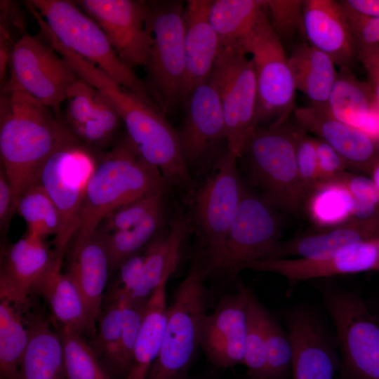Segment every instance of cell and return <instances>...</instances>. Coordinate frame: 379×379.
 <instances>
[{
    "label": "cell",
    "instance_id": "cell-47",
    "mask_svg": "<svg viewBox=\"0 0 379 379\" xmlns=\"http://www.w3.org/2000/svg\"><path fill=\"white\" fill-rule=\"evenodd\" d=\"M339 184L345 185L353 198L351 217L366 218L379 209V190L370 176L350 172Z\"/></svg>",
    "mask_w": 379,
    "mask_h": 379
},
{
    "label": "cell",
    "instance_id": "cell-17",
    "mask_svg": "<svg viewBox=\"0 0 379 379\" xmlns=\"http://www.w3.org/2000/svg\"><path fill=\"white\" fill-rule=\"evenodd\" d=\"M378 241L358 243L326 256L256 260L249 263L246 269L276 273L285 277L291 284L379 271Z\"/></svg>",
    "mask_w": 379,
    "mask_h": 379
},
{
    "label": "cell",
    "instance_id": "cell-12",
    "mask_svg": "<svg viewBox=\"0 0 379 379\" xmlns=\"http://www.w3.org/2000/svg\"><path fill=\"white\" fill-rule=\"evenodd\" d=\"M95 166L86 147L77 142L54 152L40 172L38 182L60 217V230L53 241L55 260L60 265L79 229L86 186Z\"/></svg>",
    "mask_w": 379,
    "mask_h": 379
},
{
    "label": "cell",
    "instance_id": "cell-40",
    "mask_svg": "<svg viewBox=\"0 0 379 379\" xmlns=\"http://www.w3.org/2000/svg\"><path fill=\"white\" fill-rule=\"evenodd\" d=\"M268 312L250 291L244 365L250 379H267L266 328Z\"/></svg>",
    "mask_w": 379,
    "mask_h": 379
},
{
    "label": "cell",
    "instance_id": "cell-24",
    "mask_svg": "<svg viewBox=\"0 0 379 379\" xmlns=\"http://www.w3.org/2000/svg\"><path fill=\"white\" fill-rule=\"evenodd\" d=\"M303 29L311 46L328 55L340 68L351 69L357 60V43L339 1H304Z\"/></svg>",
    "mask_w": 379,
    "mask_h": 379
},
{
    "label": "cell",
    "instance_id": "cell-9",
    "mask_svg": "<svg viewBox=\"0 0 379 379\" xmlns=\"http://www.w3.org/2000/svg\"><path fill=\"white\" fill-rule=\"evenodd\" d=\"M237 157L227 148L212 173L187 201L192 230L198 237L209 272H216L226 237L236 215L244 185L237 168Z\"/></svg>",
    "mask_w": 379,
    "mask_h": 379
},
{
    "label": "cell",
    "instance_id": "cell-21",
    "mask_svg": "<svg viewBox=\"0 0 379 379\" xmlns=\"http://www.w3.org/2000/svg\"><path fill=\"white\" fill-rule=\"evenodd\" d=\"M376 239H379V209L366 218L351 217L339 224L320 227L287 241L279 240L265 260L326 256L350 246Z\"/></svg>",
    "mask_w": 379,
    "mask_h": 379
},
{
    "label": "cell",
    "instance_id": "cell-32",
    "mask_svg": "<svg viewBox=\"0 0 379 379\" xmlns=\"http://www.w3.org/2000/svg\"><path fill=\"white\" fill-rule=\"evenodd\" d=\"M166 281L159 284L147 302L127 379H146L159 353L167 321Z\"/></svg>",
    "mask_w": 379,
    "mask_h": 379
},
{
    "label": "cell",
    "instance_id": "cell-15",
    "mask_svg": "<svg viewBox=\"0 0 379 379\" xmlns=\"http://www.w3.org/2000/svg\"><path fill=\"white\" fill-rule=\"evenodd\" d=\"M74 2L98 23L126 65L132 69L146 65L152 42L146 29L147 1L79 0Z\"/></svg>",
    "mask_w": 379,
    "mask_h": 379
},
{
    "label": "cell",
    "instance_id": "cell-16",
    "mask_svg": "<svg viewBox=\"0 0 379 379\" xmlns=\"http://www.w3.org/2000/svg\"><path fill=\"white\" fill-rule=\"evenodd\" d=\"M249 293L241 286L222 298L214 312L203 319L199 346L216 367L244 364Z\"/></svg>",
    "mask_w": 379,
    "mask_h": 379
},
{
    "label": "cell",
    "instance_id": "cell-52",
    "mask_svg": "<svg viewBox=\"0 0 379 379\" xmlns=\"http://www.w3.org/2000/svg\"><path fill=\"white\" fill-rule=\"evenodd\" d=\"M343 1L359 13L379 18V0H345Z\"/></svg>",
    "mask_w": 379,
    "mask_h": 379
},
{
    "label": "cell",
    "instance_id": "cell-33",
    "mask_svg": "<svg viewBox=\"0 0 379 379\" xmlns=\"http://www.w3.org/2000/svg\"><path fill=\"white\" fill-rule=\"evenodd\" d=\"M266 8L265 0L211 1L209 20L220 47L237 46L241 48Z\"/></svg>",
    "mask_w": 379,
    "mask_h": 379
},
{
    "label": "cell",
    "instance_id": "cell-50",
    "mask_svg": "<svg viewBox=\"0 0 379 379\" xmlns=\"http://www.w3.org/2000/svg\"><path fill=\"white\" fill-rule=\"evenodd\" d=\"M357 60L367 75L368 84L379 100V45L367 44L357 41Z\"/></svg>",
    "mask_w": 379,
    "mask_h": 379
},
{
    "label": "cell",
    "instance_id": "cell-4",
    "mask_svg": "<svg viewBox=\"0 0 379 379\" xmlns=\"http://www.w3.org/2000/svg\"><path fill=\"white\" fill-rule=\"evenodd\" d=\"M210 274L203 248L197 242L189 270L167 309V321L159 353L146 379H187L199 347L200 331L206 314Z\"/></svg>",
    "mask_w": 379,
    "mask_h": 379
},
{
    "label": "cell",
    "instance_id": "cell-2",
    "mask_svg": "<svg viewBox=\"0 0 379 379\" xmlns=\"http://www.w3.org/2000/svg\"><path fill=\"white\" fill-rule=\"evenodd\" d=\"M95 87L120 117L126 135L138 154L159 170L168 187L178 190L187 201L196 186L182 153L179 134L166 114L152 101L108 77H101Z\"/></svg>",
    "mask_w": 379,
    "mask_h": 379
},
{
    "label": "cell",
    "instance_id": "cell-37",
    "mask_svg": "<svg viewBox=\"0 0 379 379\" xmlns=\"http://www.w3.org/2000/svg\"><path fill=\"white\" fill-rule=\"evenodd\" d=\"M163 211L141 223L126 230L104 235L95 234L102 241L108 256L110 274L114 273L129 257L141 250L158 234L162 223Z\"/></svg>",
    "mask_w": 379,
    "mask_h": 379
},
{
    "label": "cell",
    "instance_id": "cell-23",
    "mask_svg": "<svg viewBox=\"0 0 379 379\" xmlns=\"http://www.w3.org/2000/svg\"><path fill=\"white\" fill-rule=\"evenodd\" d=\"M64 121L85 145L102 147L112 141L121 118L103 95L81 78L67 92Z\"/></svg>",
    "mask_w": 379,
    "mask_h": 379
},
{
    "label": "cell",
    "instance_id": "cell-26",
    "mask_svg": "<svg viewBox=\"0 0 379 379\" xmlns=\"http://www.w3.org/2000/svg\"><path fill=\"white\" fill-rule=\"evenodd\" d=\"M192 230L187 213L176 206L169 230L157 234L148 244V253L141 275L127 300L147 302L159 284L168 280L178 266L181 251Z\"/></svg>",
    "mask_w": 379,
    "mask_h": 379
},
{
    "label": "cell",
    "instance_id": "cell-25",
    "mask_svg": "<svg viewBox=\"0 0 379 379\" xmlns=\"http://www.w3.org/2000/svg\"><path fill=\"white\" fill-rule=\"evenodd\" d=\"M211 0H189L185 8V79L182 101L208 81L220 51L218 36L209 20Z\"/></svg>",
    "mask_w": 379,
    "mask_h": 379
},
{
    "label": "cell",
    "instance_id": "cell-36",
    "mask_svg": "<svg viewBox=\"0 0 379 379\" xmlns=\"http://www.w3.org/2000/svg\"><path fill=\"white\" fill-rule=\"evenodd\" d=\"M51 323L62 344L67 379H111L80 333L57 322Z\"/></svg>",
    "mask_w": 379,
    "mask_h": 379
},
{
    "label": "cell",
    "instance_id": "cell-7",
    "mask_svg": "<svg viewBox=\"0 0 379 379\" xmlns=\"http://www.w3.org/2000/svg\"><path fill=\"white\" fill-rule=\"evenodd\" d=\"M147 4L146 29L152 42L145 84L152 101L166 114L182 102L185 8L180 1Z\"/></svg>",
    "mask_w": 379,
    "mask_h": 379
},
{
    "label": "cell",
    "instance_id": "cell-51",
    "mask_svg": "<svg viewBox=\"0 0 379 379\" xmlns=\"http://www.w3.org/2000/svg\"><path fill=\"white\" fill-rule=\"evenodd\" d=\"M16 211L13 190L4 170L0 171V228L7 230L11 218Z\"/></svg>",
    "mask_w": 379,
    "mask_h": 379
},
{
    "label": "cell",
    "instance_id": "cell-14",
    "mask_svg": "<svg viewBox=\"0 0 379 379\" xmlns=\"http://www.w3.org/2000/svg\"><path fill=\"white\" fill-rule=\"evenodd\" d=\"M279 226L274 208L244 186L217 271L234 277L249 263L264 260L279 241Z\"/></svg>",
    "mask_w": 379,
    "mask_h": 379
},
{
    "label": "cell",
    "instance_id": "cell-19",
    "mask_svg": "<svg viewBox=\"0 0 379 379\" xmlns=\"http://www.w3.org/2000/svg\"><path fill=\"white\" fill-rule=\"evenodd\" d=\"M297 125L329 145L348 168L370 176L379 161V141L335 118L327 107H301L294 114Z\"/></svg>",
    "mask_w": 379,
    "mask_h": 379
},
{
    "label": "cell",
    "instance_id": "cell-30",
    "mask_svg": "<svg viewBox=\"0 0 379 379\" xmlns=\"http://www.w3.org/2000/svg\"><path fill=\"white\" fill-rule=\"evenodd\" d=\"M327 107L338 119L379 141V100L350 69L340 68Z\"/></svg>",
    "mask_w": 379,
    "mask_h": 379
},
{
    "label": "cell",
    "instance_id": "cell-54",
    "mask_svg": "<svg viewBox=\"0 0 379 379\" xmlns=\"http://www.w3.org/2000/svg\"><path fill=\"white\" fill-rule=\"evenodd\" d=\"M378 251H379V241H378Z\"/></svg>",
    "mask_w": 379,
    "mask_h": 379
},
{
    "label": "cell",
    "instance_id": "cell-35",
    "mask_svg": "<svg viewBox=\"0 0 379 379\" xmlns=\"http://www.w3.org/2000/svg\"><path fill=\"white\" fill-rule=\"evenodd\" d=\"M123 300L102 309L96 335L88 343L111 379H123L121 369V328Z\"/></svg>",
    "mask_w": 379,
    "mask_h": 379
},
{
    "label": "cell",
    "instance_id": "cell-44",
    "mask_svg": "<svg viewBox=\"0 0 379 379\" xmlns=\"http://www.w3.org/2000/svg\"><path fill=\"white\" fill-rule=\"evenodd\" d=\"M147 302L123 299L120 341L123 379H127L132 366L134 348Z\"/></svg>",
    "mask_w": 379,
    "mask_h": 379
},
{
    "label": "cell",
    "instance_id": "cell-31",
    "mask_svg": "<svg viewBox=\"0 0 379 379\" xmlns=\"http://www.w3.org/2000/svg\"><path fill=\"white\" fill-rule=\"evenodd\" d=\"M288 65L295 90L303 93L312 106L327 107L338 74L331 58L302 43L288 58Z\"/></svg>",
    "mask_w": 379,
    "mask_h": 379
},
{
    "label": "cell",
    "instance_id": "cell-8",
    "mask_svg": "<svg viewBox=\"0 0 379 379\" xmlns=\"http://www.w3.org/2000/svg\"><path fill=\"white\" fill-rule=\"evenodd\" d=\"M335 328L340 379H379V320L354 291L319 285Z\"/></svg>",
    "mask_w": 379,
    "mask_h": 379
},
{
    "label": "cell",
    "instance_id": "cell-49",
    "mask_svg": "<svg viewBox=\"0 0 379 379\" xmlns=\"http://www.w3.org/2000/svg\"><path fill=\"white\" fill-rule=\"evenodd\" d=\"M346 21L357 41L379 45V18L359 13L343 1H339Z\"/></svg>",
    "mask_w": 379,
    "mask_h": 379
},
{
    "label": "cell",
    "instance_id": "cell-22",
    "mask_svg": "<svg viewBox=\"0 0 379 379\" xmlns=\"http://www.w3.org/2000/svg\"><path fill=\"white\" fill-rule=\"evenodd\" d=\"M186 102V119L178 134L189 167L199 162L222 138L225 139V124L218 92L209 79L195 87Z\"/></svg>",
    "mask_w": 379,
    "mask_h": 379
},
{
    "label": "cell",
    "instance_id": "cell-20",
    "mask_svg": "<svg viewBox=\"0 0 379 379\" xmlns=\"http://www.w3.org/2000/svg\"><path fill=\"white\" fill-rule=\"evenodd\" d=\"M55 265L62 266L55 262L53 249L45 239L26 234L4 246L1 254L0 299L29 308L32 286Z\"/></svg>",
    "mask_w": 379,
    "mask_h": 379
},
{
    "label": "cell",
    "instance_id": "cell-53",
    "mask_svg": "<svg viewBox=\"0 0 379 379\" xmlns=\"http://www.w3.org/2000/svg\"><path fill=\"white\" fill-rule=\"evenodd\" d=\"M370 177L376 185L377 188L379 190V161L373 167Z\"/></svg>",
    "mask_w": 379,
    "mask_h": 379
},
{
    "label": "cell",
    "instance_id": "cell-11",
    "mask_svg": "<svg viewBox=\"0 0 379 379\" xmlns=\"http://www.w3.org/2000/svg\"><path fill=\"white\" fill-rule=\"evenodd\" d=\"M241 48L252 54L257 83L258 124L286 123L292 109L295 85L280 39L273 30L267 7L244 41Z\"/></svg>",
    "mask_w": 379,
    "mask_h": 379
},
{
    "label": "cell",
    "instance_id": "cell-3",
    "mask_svg": "<svg viewBox=\"0 0 379 379\" xmlns=\"http://www.w3.org/2000/svg\"><path fill=\"white\" fill-rule=\"evenodd\" d=\"M168 188L159 170L146 162L125 135L95 162L74 238L93 235L101 220L113 210L144 197L166 192Z\"/></svg>",
    "mask_w": 379,
    "mask_h": 379
},
{
    "label": "cell",
    "instance_id": "cell-6",
    "mask_svg": "<svg viewBox=\"0 0 379 379\" xmlns=\"http://www.w3.org/2000/svg\"><path fill=\"white\" fill-rule=\"evenodd\" d=\"M26 4L37 11L62 46L94 65L121 86L152 101L145 82L119 58L100 27L75 2L29 0Z\"/></svg>",
    "mask_w": 379,
    "mask_h": 379
},
{
    "label": "cell",
    "instance_id": "cell-43",
    "mask_svg": "<svg viewBox=\"0 0 379 379\" xmlns=\"http://www.w3.org/2000/svg\"><path fill=\"white\" fill-rule=\"evenodd\" d=\"M148 253V244L126 259L116 270L105 291L102 309L131 295L141 275Z\"/></svg>",
    "mask_w": 379,
    "mask_h": 379
},
{
    "label": "cell",
    "instance_id": "cell-39",
    "mask_svg": "<svg viewBox=\"0 0 379 379\" xmlns=\"http://www.w3.org/2000/svg\"><path fill=\"white\" fill-rule=\"evenodd\" d=\"M309 215L320 227L345 221L352 216L354 201L347 187L339 183L317 187L307 199Z\"/></svg>",
    "mask_w": 379,
    "mask_h": 379
},
{
    "label": "cell",
    "instance_id": "cell-48",
    "mask_svg": "<svg viewBox=\"0 0 379 379\" xmlns=\"http://www.w3.org/2000/svg\"><path fill=\"white\" fill-rule=\"evenodd\" d=\"M318 185L341 183L348 176L347 166L344 159L329 145L314 138Z\"/></svg>",
    "mask_w": 379,
    "mask_h": 379
},
{
    "label": "cell",
    "instance_id": "cell-38",
    "mask_svg": "<svg viewBox=\"0 0 379 379\" xmlns=\"http://www.w3.org/2000/svg\"><path fill=\"white\" fill-rule=\"evenodd\" d=\"M16 211L27 223L26 234L46 239L56 236L60 221L58 211L50 197L37 182L28 188L20 197Z\"/></svg>",
    "mask_w": 379,
    "mask_h": 379
},
{
    "label": "cell",
    "instance_id": "cell-13",
    "mask_svg": "<svg viewBox=\"0 0 379 379\" xmlns=\"http://www.w3.org/2000/svg\"><path fill=\"white\" fill-rule=\"evenodd\" d=\"M8 80L1 93L20 91L60 115L69 86L80 79L49 44L25 33L14 44Z\"/></svg>",
    "mask_w": 379,
    "mask_h": 379
},
{
    "label": "cell",
    "instance_id": "cell-56",
    "mask_svg": "<svg viewBox=\"0 0 379 379\" xmlns=\"http://www.w3.org/2000/svg\"></svg>",
    "mask_w": 379,
    "mask_h": 379
},
{
    "label": "cell",
    "instance_id": "cell-41",
    "mask_svg": "<svg viewBox=\"0 0 379 379\" xmlns=\"http://www.w3.org/2000/svg\"><path fill=\"white\" fill-rule=\"evenodd\" d=\"M164 194L159 192L144 197L113 210L101 220L95 233L104 235L126 230L163 211Z\"/></svg>",
    "mask_w": 379,
    "mask_h": 379
},
{
    "label": "cell",
    "instance_id": "cell-34",
    "mask_svg": "<svg viewBox=\"0 0 379 379\" xmlns=\"http://www.w3.org/2000/svg\"><path fill=\"white\" fill-rule=\"evenodd\" d=\"M29 309L0 299L1 379H17L28 343L25 314Z\"/></svg>",
    "mask_w": 379,
    "mask_h": 379
},
{
    "label": "cell",
    "instance_id": "cell-29",
    "mask_svg": "<svg viewBox=\"0 0 379 379\" xmlns=\"http://www.w3.org/2000/svg\"><path fill=\"white\" fill-rule=\"evenodd\" d=\"M31 295L41 296L51 311V320L94 338L95 321L88 314L77 286L61 266L55 265L32 286Z\"/></svg>",
    "mask_w": 379,
    "mask_h": 379
},
{
    "label": "cell",
    "instance_id": "cell-5",
    "mask_svg": "<svg viewBox=\"0 0 379 379\" xmlns=\"http://www.w3.org/2000/svg\"><path fill=\"white\" fill-rule=\"evenodd\" d=\"M241 157L250 182L269 205L289 213L302 209L307 196L298 171L293 126H258Z\"/></svg>",
    "mask_w": 379,
    "mask_h": 379
},
{
    "label": "cell",
    "instance_id": "cell-42",
    "mask_svg": "<svg viewBox=\"0 0 379 379\" xmlns=\"http://www.w3.org/2000/svg\"><path fill=\"white\" fill-rule=\"evenodd\" d=\"M265 328L267 379H286L292 369L293 357L290 336L269 313Z\"/></svg>",
    "mask_w": 379,
    "mask_h": 379
},
{
    "label": "cell",
    "instance_id": "cell-55",
    "mask_svg": "<svg viewBox=\"0 0 379 379\" xmlns=\"http://www.w3.org/2000/svg\"><path fill=\"white\" fill-rule=\"evenodd\" d=\"M377 318H378V319L379 320V317H377Z\"/></svg>",
    "mask_w": 379,
    "mask_h": 379
},
{
    "label": "cell",
    "instance_id": "cell-1",
    "mask_svg": "<svg viewBox=\"0 0 379 379\" xmlns=\"http://www.w3.org/2000/svg\"><path fill=\"white\" fill-rule=\"evenodd\" d=\"M81 142L58 115L20 91L1 95L0 156L11 185L15 206L22 194L39 181L49 157L59 149Z\"/></svg>",
    "mask_w": 379,
    "mask_h": 379
},
{
    "label": "cell",
    "instance_id": "cell-27",
    "mask_svg": "<svg viewBox=\"0 0 379 379\" xmlns=\"http://www.w3.org/2000/svg\"><path fill=\"white\" fill-rule=\"evenodd\" d=\"M109 273L106 248L95 234L74 238L67 274L79 289L87 312L95 321L102 312Z\"/></svg>",
    "mask_w": 379,
    "mask_h": 379
},
{
    "label": "cell",
    "instance_id": "cell-10",
    "mask_svg": "<svg viewBox=\"0 0 379 379\" xmlns=\"http://www.w3.org/2000/svg\"><path fill=\"white\" fill-rule=\"evenodd\" d=\"M209 80L222 107L226 148L239 159L258 126L253 62L237 46L220 47Z\"/></svg>",
    "mask_w": 379,
    "mask_h": 379
},
{
    "label": "cell",
    "instance_id": "cell-18",
    "mask_svg": "<svg viewBox=\"0 0 379 379\" xmlns=\"http://www.w3.org/2000/svg\"><path fill=\"white\" fill-rule=\"evenodd\" d=\"M286 321L293 349V379H334L338 353L319 315L298 307L287 314Z\"/></svg>",
    "mask_w": 379,
    "mask_h": 379
},
{
    "label": "cell",
    "instance_id": "cell-28",
    "mask_svg": "<svg viewBox=\"0 0 379 379\" xmlns=\"http://www.w3.org/2000/svg\"><path fill=\"white\" fill-rule=\"evenodd\" d=\"M28 343L17 379H67L60 339L39 307L25 314Z\"/></svg>",
    "mask_w": 379,
    "mask_h": 379
},
{
    "label": "cell",
    "instance_id": "cell-45",
    "mask_svg": "<svg viewBox=\"0 0 379 379\" xmlns=\"http://www.w3.org/2000/svg\"><path fill=\"white\" fill-rule=\"evenodd\" d=\"M271 26L280 39L293 36L303 29L302 0H265Z\"/></svg>",
    "mask_w": 379,
    "mask_h": 379
},
{
    "label": "cell",
    "instance_id": "cell-46",
    "mask_svg": "<svg viewBox=\"0 0 379 379\" xmlns=\"http://www.w3.org/2000/svg\"><path fill=\"white\" fill-rule=\"evenodd\" d=\"M293 135L299 177L308 197L318 185L314 138L299 126H293Z\"/></svg>",
    "mask_w": 379,
    "mask_h": 379
}]
</instances>
